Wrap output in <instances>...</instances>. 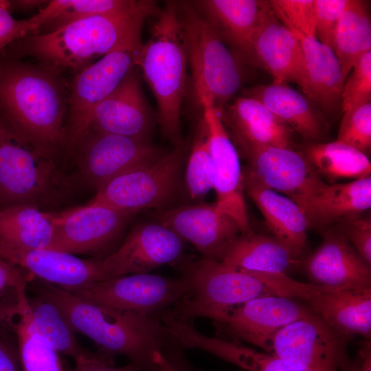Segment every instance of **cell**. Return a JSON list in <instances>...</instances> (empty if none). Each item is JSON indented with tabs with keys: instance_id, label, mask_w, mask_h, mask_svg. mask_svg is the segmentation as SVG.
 Segmentation results:
<instances>
[{
	"instance_id": "obj_26",
	"label": "cell",
	"mask_w": 371,
	"mask_h": 371,
	"mask_svg": "<svg viewBox=\"0 0 371 371\" xmlns=\"http://www.w3.org/2000/svg\"><path fill=\"white\" fill-rule=\"evenodd\" d=\"M219 111L239 144L293 148V131L259 101L243 95Z\"/></svg>"
},
{
	"instance_id": "obj_38",
	"label": "cell",
	"mask_w": 371,
	"mask_h": 371,
	"mask_svg": "<svg viewBox=\"0 0 371 371\" xmlns=\"http://www.w3.org/2000/svg\"><path fill=\"white\" fill-rule=\"evenodd\" d=\"M185 185L188 196L194 201L202 199L213 188L212 161L202 117L188 158Z\"/></svg>"
},
{
	"instance_id": "obj_25",
	"label": "cell",
	"mask_w": 371,
	"mask_h": 371,
	"mask_svg": "<svg viewBox=\"0 0 371 371\" xmlns=\"http://www.w3.org/2000/svg\"><path fill=\"white\" fill-rule=\"evenodd\" d=\"M253 56L275 81L296 83L304 91L306 67L301 44L273 11L256 36Z\"/></svg>"
},
{
	"instance_id": "obj_42",
	"label": "cell",
	"mask_w": 371,
	"mask_h": 371,
	"mask_svg": "<svg viewBox=\"0 0 371 371\" xmlns=\"http://www.w3.org/2000/svg\"><path fill=\"white\" fill-rule=\"evenodd\" d=\"M352 71L347 76L342 93L343 111L371 100V51L366 53L355 65Z\"/></svg>"
},
{
	"instance_id": "obj_6",
	"label": "cell",
	"mask_w": 371,
	"mask_h": 371,
	"mask_svg": "<svg viewBox=\"0 0 371 371\" xmlns=\"http://www.w3.org/2000/svg\"><path fill=\"white\" fill-rule=\"evenodd\" d=\"M177 8L196 96L206 99L220 110L242 86L240 63L190 3L181 2L177 3Z\"/></svg>"
},
{
	"instance_id": "obj_5",
	"label": "cell",
	"mask_w": 371,
	"mask_h": 371,
	"mask_svg": "<svg viewBox=\"0 0 371 371\" xmlns=\"http://www.w3.org/2000/svg\"><path fill=\"white\" fill-rule=\"evenodd\" d=\"M158 15L149 39L141 47L137 68L155 98L163 134L176 142L186 95L188 56L177 3H166Z\"/></svg>"
},
{
	"instance_id": "obj_49",
	"label": "cell",
	"mask_w": 371,
	"mask_h": 371,
	"mask_svg": "<svg viewBox=\"0 0 371 371\" xmlns=\"http://www.w3.org/2000/svg\"><path fill=\"white\" fill-rule=\"evenodd\" d=\"M47 1L41 0L8 1L10 11L12 9L19 10H31L42 4H46Z\"/></svg>"
},
{
	"instance_id": "obj_37",
	"label": "cell",
	"mask_w": 371,
	"mask_h": 371,
	"mask_svg": "<svg viewBox=\"0 0 371 371\" xmlns=\"http://www.w3.org/2000/svg\"><path fill=\"white\" fill-rule=\"evenodd\" d=\"M133 0H52L32 16L39 25L47 27L49 32L72 22L97 15L120 11Z\"/></svg>"
},
{
	"instance_id": "obj_48",
	"label": "cell",
	"mask_w": 371,
	"mask_h": 371,
	"mask_svg": "<svg viewBox=\"0 0 371 371\" xmlns=\"http://www.w3.org/2000/svg\"><path fill=\"white\" fill-rule=\"evenodd\" d=\"M361 361V371H371V344L370 339L361 343L359 350Z\"/></svg>"
},
{
	"instance_id": "obj_36",
	"label": "cell",
	"mask_w": 371,
	"mask_h": 371,
	"mask_svg": "<svg viewBox=\"0 0 371 371\" xmlns=\"http://www.w3.org/2000/svg\"><path fill=\"white\" fill-rule=\"evenodd\" d=\"M27 302L23 303L9 324L15 335L23 371H65L60 353L40 336L31 326Z\"/></svg>"
},
{
	"instance_id": "obj_13",
	"label": "cell",
	"mask_w": 371,
	"mask_h": 371,
	"mask_svg": "<svg viewBox=\"0 0 371 371\" xmlns=\"http://www.w3.org/2000/svg\"><path fill=\"white\" fill-rule=\"evenodd\" d=\"M183 242L157 222L142 223L130 231L117 249L100 259V265L109 278L148 273L163 265L179 262Z\"/></svg>"
},
{
	"instance_id": "obj_44",
	"label": "cell",
	"mask_w": 371,
	"mask_h": 371,
	"mask_svg": "<svg viewBox=\"0 0 371 371\" xmlns=\"http://www.w3.org/2000/svg\"><path fill=\"white\" fill-rule=\"evenodd\" d=\"M39 29L33 16L23 20L13 18L7 0H0V53L8 45Z\"/></svg>"
},
{
	"instance_id": "obj_46",
	"label": "cell",
	"mask_w": 371,
	"mask_h": 371,
	"mask_svg": "<svg viewBox=\"0 0 371 371\" xmlns=\"http://www.w3.org/2000/svg\"><path fill=\"white\" fill-rule=\"evenodd\" d=\"M75 366L70 371H150L151 368H144L133 363L126 366L117 367L115 366L112 357L101 352H85L77 357Z\"/></svg>"
},
{
	"instance_id": "obj_3",
	"label": "cell",
	"mask_w": 371,
	"mask_h": 371,
	"mask_svg": "<svg viewBox=\"0 0 371 371\" xmlns=\"http://www.w3.org/2000/svg\"><path fill=\"white\" fill-rule=\"evenodd\" d=\"M68 93L54 69L0 62V118L16 135L51 154L66 142Z\"/></svg>"
},
{
	"instance_id": "obj_12",
	"label": "cell",
	"mask_w": 371,
	"mask_h": 371,
	"mask_svg": "<svg viewBox=\"0 0 371 371\" xmlns=\"http://www.w3.org/2000/svg\"><path fill=\"white\" fill-rule=\"evenodd\" d=\"M199 101L212 161L215 203L236 222L242 233L251 232L244 196L243 172L237 150L225 129L219 110L205 99Z\"/></svg>"
},
{
	"instance_id": "obj_22",
	"label": "cell",
	"mask_w": 371,
	"mask_h": 371,
	"mask_svg": "<svg viewBox=\"0 0 371 371\" xmlns=\"http://www.w3.org/2000/svg\"><path fill=\"white\" fill-rule=\"evenodd\" d=\"M164 330L168 339L183 348L206 351L247 371H315L258 352L235 340L206 336L198 331L190 322L168 319L164 324ZM344 371H361L360 359L351 368Z\"/></svg>"
},
{
	"instance_id": "obj_21",
	"label": "cell",
	"mask_w": 371,
	"mask_h": 371,
	"mask_svg": "<svg viewBox=\"0 0 371 371\" xmlns=\"http://www.w3.org/2000/svg\"><path fill=\"white\" fill-rule=\"evenodd\" d=\"M135 69L95 108L89 131L149 141L151 117Z\"/></svg>"
},
{
	"instance_id": "obj_15",
	"label": "cell",
	"mask_w": 371,
	"mask_h": 371,
	"mask_svg": "<svg viewBox=\"0 0 371 371\" xmlns=\"http://www.w3.org/2000/svg\"><path fill=\"white\" fill-rule=\"evenodd\" d=\"M133 215L91 202L52 214L55 233L48 249L73 255L101 251L116 240Z\"/></svg>"
},
{
	"instance_id": "obj_45",
	"label": "cell",
	"mask_w": 371,
	"mask_h": 371,
	"mask_svg": "<svg viewBox=\"0 0 371 371\" xmlns=\"http://www.w3.org/2000/svg\"><path fill=\"white\" fill-rule=\"evenodd\" d=\"M339 229L358 254L371 265V219L359 216L341 221Z\"/></svg>"
},
{
	"instance_id": "obj_8",
	"label": "cell",
	"mask_w": 371,
	"mask_h": 371,
	"mask_svg": "<svg viewBox=\"0 0 371 371\" xmlns=\"http://www.w3.org/2000/svg\"><path fill=\"white\" fill-rule=\"evenodd\" d=\"M178 142L154 162L126 172L97 190L90 202L135 214L144 209L163 207L175 196L184 159Z\"/></svg>"
},
{
	"instance_id": "obj_18",
	"label": "cell",
	"mask_w": 371,
	"mask_h": 371,
	"mask_svg": "<svg viewBox=\"0 0 371 371\" xmlns=\"http://www.w3.org/2000/svg\"><path fill=\"white\" fill-rule=\"evenodd\" d=\"M240 146L249 161L247 168L256 179L298 205L323 181L304 155L293 148Z\"/></svg>"
},
{
	"instance_id": "obj_35",
	"label": "cell",
	"mask_w": 371,
	"mask_h": 371,
	"mask_svg": "<svg viewBox=\"0 0 371 371\" xmlns=\"http://www.w3.org/2000/svg\"><path fill=\"white\" fill-rule=\"evenodd\" d=\"M28 296L27 316L34 330L60 354L76 359L84 352L60 308L47 297L34 292Z\"/></svg>"
},
{
	"instance_id": "obj_47",
	"label": "cell",
	"mask_w": 371,
	"mask_h": 371,
	"mask_svg": "<svg viewBox=\"0 0 371 371\" xmlns=\"http://www.w3.org/2000/svg\"><path fill=\"white\" fill-rule=\"evenodd\" d=\"M0 371H23L17 345H12L0 332Z\"/></svg>"
},
{
	"instance_id": "obj_33",
	"label": "cell",
	"mask_w": 371,
	"mask_h": 371,
	"mask_svg": "<svg viewBox=\"0 0 371 371\" xmlns=\"http://www.w3.org/2000/svg\"><path fill=\"white\" fill-rule=\"evenodd\" d=\"M333 51L344 81L357 61L371 51V21L363 1H349L336 27Z\"/></svg>"
},
{
	"instance_id": "obj_24",
	"label": "cell",
	"mask_w": 371,
	"mask_h": 371,
	"mask_svg": "<svg viewBox=\"0 0 371 371\" xmlns=\"http://www.w3.org/2000/svg\"><path fill=\"white\" fill-rule=\"evenodd\" d=\"M243 172L245 190L260 210L273 236L302 255L311 226L304 210L291 199L263 186L247 167Z\"/></svg>"
},
{
	"instance_id": "obj_4",
	"label": "cell",
	"mask_w": 371,
	"mask_h": 371,
	"mask_svg": "<svg viewBox=\"0 0 371 371\" xmlns=\"http://www.w3.org/2000/svg\"><path fill=\"white\" fill-rule=\"evenodd\" d=\"M29 285L55 303L74 331L89 337L100 352L124 355L144 368L155 366L153 354L161 352L167 339L160 316L99 305L35 278Z\"/></svg>"
},
{
	"instance_id": "obj_34",
	"label": "cell",
	"mask_w": 371,
	"mask_h": 371,
	"mask_svg": "<svg viewBox=\"0 0 371 371\" xmlns=\"http://www.w3.org/2000/svg\"><path fill=\"white\" fill-rule=\"evenodd\" d=\"M303 155L320 177L330 181L370 176L367 155L338 141L309 144Z\"/></svg>"
},
{
	"instance_id": "obj_16",
	"label": "cell",
	"mask_w": 371,
	"mask_h": 371,
	"mask_svg": "<svg viewBox=\"0 0 371 371\" xmlns=\"http://www.w3.org/2000/svg\"><path fill=\"white\" fill-rule=\"evenodd\" d=\"M155 218L183 241L191 243L202 258L218 261L242 233L236 222L215 203L161 210Z\"/></svg>"
},
{
	"instance_id": "obj_41",
	"label": "cell",
	"mask_w": 371,
	"mask_h": 371,
	"mask_svg": "<svg viewBox=\"0 0 371 371\" xmlns=\"http://www.w3.org/2000/svg\"><path fill=\"white\" fill-rule=\"evenodd\" d=\"M275 16L295 36H315L314 0L269 1Z\"/></svg>"
},
{
	"instance_id": "obj_50",
	"label": "cell",
	"mask_w": 371,
	"mask_h": 371,
	"mask_svg": "<svg viewBox=\"0 0 371 371\" xmlns=\"http://www.w3.org/2000/svg\"><path fill=\"white\" fill-rule=\"evenodd\" d=\"M152 361L161 371H179L161 352H155Z\"/></svg>"
},
{
	"instance_id": "obj_32",
	"label": "cell",
	"mask_w": 371,
	"mask_h": 371,
	"mask_svg": "<svg viewBox=\"0 0 371 371\" xmlns=\"http://www.w3.org/2000/svg\"><path fill=\"white\" fill-rule=\"evenodd\" d=\"M52 213L36 205L19 204L0 210V243L21 248H47L53 240Z\"/></svg>"
},
{
	"instance_id": "obj_2",
	"label": "cell",
	"mask_w": 371,
	"mask_h": 371,
	"mask_svg": "<svg viewBox=\"0 0 371 371\" xmlns=\"http://www.w3.org/2000/svg\"><path fill=\"white\" fill-rule=\"evenodd\" d=\"M181 263L188 294L165 313L192 322L196 317L218 320L230 308L265 296H280L304 300L319 290L284 273L251 271L201 258Z\"/></svg>"
},
{
	"instance_id": "obj_51",
	"label": "cell",
	"mask_w": 371,
	"mask_h": 371,
	"mask_svg": "<svg viewBox=\"0 0 371 371\" xmlns=\"http://www.w3.org/2000/svg\"><path fill=\"white\" fill-rule=\"evenodd\" d=\"M150 371H161V370L156 365H155V366L151 369Z\"/></svg>"
},
{
	"instance_id": "obj_20",
	"label": "cell",
	"mask_w": 371,
	"mask_h": 371,
	"mask_svg": "<svg viewBox=\"0 0 371 371\" xmlns=\"http://www.w3.org/2000/svg\"><path fill=\"white\" fill-rule=\"evenodd\" d=\"M0 257L38 280L65 289L110 279L101 267L100 259H81L61 251L0 243Z\"/></svg>"
},
{
	"instance_id": "obj_28",
	"label": "cell",
	"mask_w": 371,
	"mask_h": 371,
	"mask_svg": "<svg viewBox=\"0 0 371 371\" xmlns=\"http://www.w3.org/2000/svg\"><path fill=\"white\" fill-rule=\"evenodd\" d=\"M304 301L340 335L349 339L355 335L370 339L371 288H326Z\"/></svg>"
},
{
	"instance_id": "obj_43",
	"label": "cell",
	"mask_w": 371,
	"mask_h": 371,
	"mask_svg": "<svg viewBox=\"0 0 371 371\" xmlns=\"http://www.w3.org/2000/svg\"><path fill=\"white\" fill-rule=\"evenodd\" d=\"M350 0H314L315 37L333 49L338 21Z\"/></svg>"
},
{
	"instance_id": "obj_39",
	"label": "cell",
	"mask_w": 371,
	"mask_h": 371,
	"mask_svg": "<svg viewBox=\"0 0 371 371\" xmlns=\"http://www.w3.org/2000/svg\"><path fill=\"white\" fill-rule=\"evenodd\" d=\"M33 277L0 257V325L4 326L14 315L21 302L27 297V289Z\"/></svg>"
},
{
	"instance_id": "obj_9",
	"label": "cell",
	"mask_w": 371,
	"mask_h": 371,
	"mask_svg": "<svg viewBox=\"0 0 371 371\" xmlns=\"http://www.w3.org/2000/svg\"><path fill=\"white\" fill-rule=\"evenodd\" d=\"M348 340L313 312L276 331L264 351L300 368L344 371L356 363L348 355Z\"/></svg>"
},
{
	"instance_id": "obj_23",
	"label": "cell",
	"mask_w": 371,
	"mask_h": 371,
	"mask_svg": "<svg viewBox=\"0 0 371 371\" xmlns=\"http://www.w3.org/2000/svg\"><path fill=\"white\" fill-rule=\"evenodd\" d=\"M194 4L224 42L254 58L256 36L272 12L269 1L203 0Z\"/></svg>"
},
{
	"instance_id": "obj_1",
	"label": "cell",
	"mask_w": 371,
	"mask_h": 371,
	"mask_svg": "<svg viewBox=\"0 0 371 371\" xmlns=\"http://www.w3.org/2000/svg\"><path fill=\"white\" fill-rule=\"evenodd\" d=\"M156 13L155 1L133 0L116 12L85 18L52 32L29 34L10 45V54L32 56L52 69L81 70L111 52L140 47L144 23Z\"/></svg>"
},
{
	"instance_id": "obj_14",
	"label": "cell",
	"mask_w": 371,
	"mask_h": 371,
	"mask_svg": "<svg viewBox=\"0 0 371 371\" xmlns=\"http://www.w3.org/2000/svg\"><path fill=\"white\" fill-rule=\"evenodd\" d=\"M80 146V171L97 190L118 175L151 164L165 153L148 140L96 131H89Z\"/></svg>"
},
{
	"instance_id": "obj_29",
	"label": "cell",
	"mask_w": 371,
	"mask_h": 371,
	"mask_svg": "<svg viewBox=\"0 0 371 371\" xmlns=\"http://www.w3.org/2000/svg\"><path fill=\"white\" fill-rule=\"evenodd\" d=\"M244 95L261 102L293 131L309 140L320 139L324 120L303 95L285 82L273 80L244 91Z\"/></svg>"
},
{
	"instance_id": "obj_30",
	"label": "cell",
	"mask_w": 371,
	"mask_h": 371,
	"mask_svg": "<svg viewBox=\"0 0 371 371\" xmlns=\"http://www.w3.org/2000/svg\"><path fill=\"white\" fill-rule=\"evenodd\" d=\"M301 256L274 236L251 231L238 236L220 261L251 271L286 274L301 263Z\"/></svg>"
},
{
	"instance_id": "obj_10",
	"label": "cell",
	"mask_w": 371,
	"mask_h": 371,
	"mask_svg": "<svg viewBox=\"0 0 371 371\" xmlns=\"http://www.w3.org/2000/svg\"><path fill=\"white\" fill-rule=\"evenodd\" d=\"M66 290L99 305L161 317L188 294L189 286L183 277L172 278L145 273Z\"/></svg>"
},
{
	"instance_id": "obj_40",
	"label": "cell",
	"mask_w": 371,
	"mask_h": 371,
	"mask_svg": "<svg viewBox=\"0 0 371 371\" xmlns=\"http://www.w3.org/2000/svg\"><path fill=\"white\" fill-rule=\"evenodd\" d=\"M336 141L367 155L371 147V102L344 112Z\"/></svg>"
},
{
	"instance_id": "obj_7",
	"label": "cell",
	"mask_w": 371,
	"mask_h": 371,
	"mask_svg": "<svg viewBox=\"0 0 371 371\" xmlns=\"http://www.w3.org/2000/svg\"><path fill=\"white\" fill-rule=\"evenodd\" d=\"M52 154L11 131L0 118V210L50 198L60 188Z\"/></svg>"
},
{
	"instance_id": "obj_31",
	"label": "cell",
	"mask_w": 371,
	"mask_h": 371,
	"mask_svg": "<svg viewBox=\"0 0 371 371\" xmlns=\"http://www.w3.org/2000/svg\"><path fill=\"white\" fill-rule=\"evenodd\" d=\"M295 36L301 44L305 60L304 93L324 111H334L341 101L345 82L337 58L331 48L315 36Z\"/></svg>"
},
{
	"instance_id": "obj_17",
	"label": "cell",
	"mask_w": 371,
	"mask_h": 371,
	"mask_svg": "<svg viewBox=\"0 0 371 371\" xmlns=\"http://www.w3.org/2000/svg\"><path fill=\"white\" fill-rule=\"evenodd\" d=\"M313 312L294 298L265 296L230 308L214 324L229 337L265 350L276 331Z\"/></svg>"
},
{
	"instance_id": "obj_11",
	"label": "cell",
	"mask_w": 371,
	"mask_h": 371,
	"mask_svg": "<svg viewBox=\"0 0 371 371\" xmlns=\"http://www.w3.org/2000/svg\"><path fill=\"white\" fill-rule=\"evenodd\" d=\"M143 45V44H142ZM140 47L111 52L80 70L68 93V119L65 126L68 147L80 146L89 131L95 108L134 69Z\"/></svg>"
},
{
	"instance_id": "obj_19",
	"label": "cell",
	"mask_w": 371,
	"mask_h": 371,
	"mask_svg": "<svg viewBox=\"0 0 371 371\" xmlns=\"http://www.w3.org/2000/svg\"><path fill=\"white\" fill-rule=\"evenodd\" d=\"M311 283L335 289L371 288V267L339 229L324 234L318 247L301 262Z\"/></svg>"
},
{
	"instance_id": "obj_27",
	"label": "cell",
	"mask_w": 371,
	"mask_h": 371,
	"mask_svg": "<svg viewBox=\"0 0 371 371\" xmlns=\"http://www.w3.org/2000/svg\"><path fill=\"white\" fill-rule=\"evenodd\" d=\"M300 205L311 226L358 217L371 207V177L334 184L322 181Z\"/></svg>"
}]
</instances>
